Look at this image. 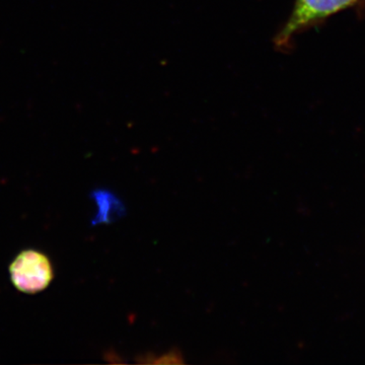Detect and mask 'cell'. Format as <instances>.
<instances>
[{
    "label": "cell",
    "instance_id": "cell-2",
    "mask_svg": "<svg viewBox=\"0 0 365 365\" xmlns=\"http://www.w3.org/2000/svg\"><path fill=\"white\" fill-rule=\"evenodd\" d=\"M9 274L16 289L30 294L46 289L54 276L49 258L36 250L19 254L9 266Z\"/></svg>",
    "mask_w": 365,
    "mask_h": 365
},
{
    "label": "cell",
    "instance_id": "cell-1",
    "mask_svg": "<svg viewBox=\"0 0 365 365\" xmlns=\"http://www.w3.org/2000/svg\"><path fill=\"white\" fill-rule=\"evenodd\" d=\"M365 0H295L289 18L278 33L275 44L279 49L290 47L297 34L322 25L335 14L360 6Z\"/></svg>",
    "mask_w": 365,
    "mask_h": 365
},
{
    "label": "cell",
    "instance_id": "cell-4",
    "mask_svg": "<svg viewBox=\"0 0 365 365\" xmlns=\"http://www.w3.org/2000/svg\"><path fill=\"white\" fill-rule=\"evenodd\" d=\"M182 355L179 350L174 349L170 350L169 352L160 355V356H155L153 359V364H184Z\"/></svg>",
    "mask_w": 365,
    "mask_h": 365
},
{
    "label": "cell",
    "instance_id": "cell-3",
    "mask_svg": "<svg viewBox=\"0 0 365 365\" xmlns=\"http://www.w3.org/2000/svg\"><path fill=\"white\" fill-rule=\"evenodd\" d=\"M91 198L97 205V212L91 225H109L123 218L127 208L119 196L107 189H97L91 193Z\"/></svg>",
    "mask_w": 365,
    "mask_h": 365
}]
</instances>
